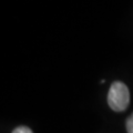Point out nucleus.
I'll use <instances>...</instances> for the list:
<instances>
[{
	"instance_id": "1",
	"label": "nucleus",
	"mask_w": 133,
	"mask_h": 133,
	"mask_svg": "<svg viewBox=\"0 0 133 133\" xmlns=\"http://www.w3.org/2000/svg\"><path fill=\"white\" fill-rule=\"evenodd\" d=\"M108 104L115 112L127 110L130 104V92L123 82L115 81L111 84L108 93Z\"/></svg>"
},
{
	"instance_id": "2",
	"label": "nucleus",
	"mask_w": 133,
	"mask_h": 133,
	"mask_svg": "<svg viewBox=\"0 0 133 133\" xmlns=\"http://www.w3.org/2000/svg\"><path fill=\"white\" fill-rule=\"evenodd\" d=\"M127 132L133 133V113L127 120Z\"/></svg>"
},
{
	"instance_id": "3",
	"label": "nucleus",
	"mask_w": 133,
	"mask_h": 133,
	"mask_svg": "<svg viewBox=\"0 0 133 133\" xmlns=\"http://www.w3.org/2000/svg\"><path fill=\"white\" fill-rule=\"evenodd\" d=\"M12 133H33V132L31 131V129L27 127H18L12 131Z\"/></svg>"
}]
</instances>
